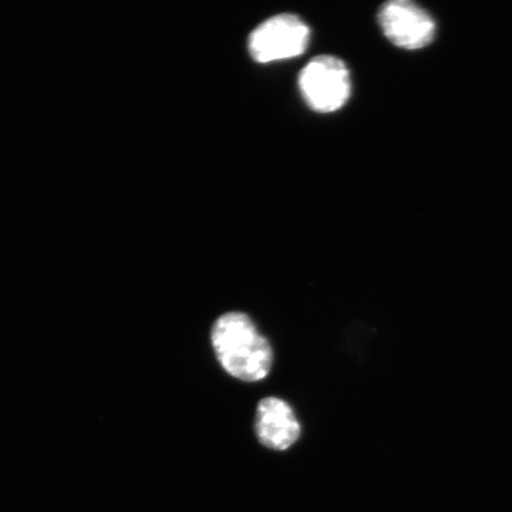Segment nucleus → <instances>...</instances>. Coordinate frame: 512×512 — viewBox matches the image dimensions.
I'll use <instances>...</instances> for the list:
<instances>
[{
    "label": "nucleus",
    "mask_w": 512,
    "mask_h": 512,
    "mask_svg": "<svg viewBox=\"0 0 512 512\" xmlns=\"http://www.w3.org/2000/svg\"><path fill=\"white\" fill-rule=\"evenodd\" d=\"M255 433L262 446L281 452L297 443L302 427L292 407L271 396L262 399L256 408Z\"/></svg>",
    "instance_id": "5"
},
{
    "label": "nucleus",
    "mask_w": 512,
    "mask_h": 512,
    "mask_svg": "<svg viewBox=\"0 0 512 512\" xmlns=\"http://www.w3.org/2000/svg\"><path fill=\"white\" fill-rule=\"evenodd\" d=\"M211 344L222 368L243 382L264 380L273 366V350L243 312H228L211 328Z\"/></svg>",
    "instance_id": "1"
},
{
    "label": "nucleus",
    "mask_w": 512,
    "mask_h": 512,
    "mask_svg": "<svg viewBox=\"0 0 512 512\" xmlns=\"http://www.w3.org/2000/svg\"><path fill=\"white\" fill-rule=\"evenodd\" d=\"M379 23L394 46L407 50L427 47L437 32L433 17L409 0H392L382 5Z\"/></svg>",
    "instance_id": "4"
},
{
    "label": "nucleus",
    "mask_w": 512,
    "mask_h": 512,
    "mask_svg": "<svg viewBox=\"0 0 512 512\" xmlns=\"http://www.w3.org/2000/svg\"><path fill=\"white\" fill-rule=\"evenodd\" d=\"M303 98L318 113H334L347 104L351 94L350 73L335 56H318L299 74Z\"/></svg>",
    "instance_id": "2"
},
{
    "label": "nucleus",
    "mask_w": 512,
    "mask_h": 512,
    "mask_svg": "<svg viewBox=\"0 0 512 512\" xmlns=\"http://www.w3.org/2000/svg\"><path fill=\"white\" fill-rule=\"evenodd\" d=\"M310 37V28L302 18L291 14L274 16L249 36V54L259 63L293 59L305 53Z\"/></svg>",
    "instance_id": "3"
}]
</instances>
